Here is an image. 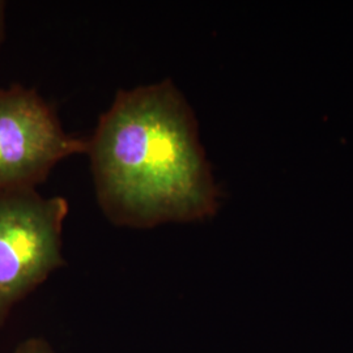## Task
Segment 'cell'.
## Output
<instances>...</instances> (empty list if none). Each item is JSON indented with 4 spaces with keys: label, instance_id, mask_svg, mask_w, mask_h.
<instances>
[{
    "label": "cell",
    "instance_id": "1",
    "mask_svg": "<svg viewBox=\"0 0 353 353\" xmlns=\"http://www.w3.org/2000/svg\"><path fill=\"white\" fill-rule=\"evenodd\" d=\"M85 153L97 202L114 225L201 221L219 210L195 115L169 79L118 90Z\"/></svg>",
    "mask_w": 353,
    "mask_h": 353
},
{
    "label": "cell",
    "instance_id": "2",
    "mask_svg": "<svg viewBox=\"0 0 353 353\" xmlns=\"http://www.w3.org/2000/svg\"><path fill=\"white\" fill-rule=\"evenodd\" d=\"M68 210L64 198H45L37 189L0 194V328L17 303L64 265Z\"/></svg>",
    "mask_w": 353,
    "mask_h": 353
},
{
    "label": "cell",
    "instance_id": "3",
    "mask_svg": "<svg viewBox=\"0 0 353 353\" xmlns=\"http://www.w3.org/2000/svg\"><path fill=\"white\" fill-rule=\"evenodd\" d=\"M87 151V140L65 132L34 89L0 88V194L37 189L62 160Z\"/></svg>",
    "mask_w": 353,
    "mask_h": 353
},
{
    "label": "cell",
    "instance_id": "4",
    "mask_svg": "<svg viewBox=\"0 0 353 353\" xmlns=\"http://www.w3.org/2000/svg\"><path fill=\"white\" fill-rule=\"evenodd\" d=\"M12 353H55L50 344L39 338H30L21 341Z\"/></svg>",
    "mask_w": 353,
    "mask_h": 353
},
{
    "label": "cell",
    "instance_id": "5",
    "mask_svg": "<svg viewBox=\"0 0 353 353\" xmlns=\"http://www.w3.org/2000/svg\"><path fill=\"white\" fill-rule=\"evenodd\" d=\"M4 32H6V3L0 0V46L4 39Z\"/></svg>",
    "mask_w": 353,
    "mask_h": 353
}]
</instances>
